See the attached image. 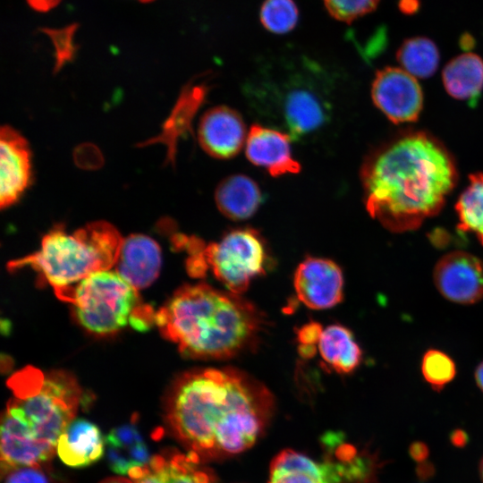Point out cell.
I'll use <instances>...</instances> for the list:
<instances>
[{
  "instance_id": "obj_21",
  "label": "cell",
  "mask_w": 483,
  "mask_h": 483,
  "mask_svg": "<svg viewBox=\"0 0 483 483\" xmlns=\"http://www.w3.org/2000/svg\"><path fill=\"white\" fill-rule=\"evenodd\" d=\"M216 204L220 212L232 220L251 216L262 201L258 185L244 174L225 177L216 187Z\"/></svg>"
},
{
  "instance_id": "obj_37",
  "label": "cell",
  "mask_w": 483,
  "mask_h": 483,
  "mask_svg": "<svg viewBox=\"0 0 483 483\" xmlns=\"http://www.w3.org/2000/svg\"><path fill=\"white\" fill-rule=\"evenodd\" d=\"M479 475H480V479L483 482V456L480 460V462H479Z\"/></svg>"
},
{
  "instance_id": "obj_13",
  "label": "cell",
  "mask_w": 483,
  "mask_h": 483,
  "mask_svg": "<svg viewBox=\"0 0 483 483\" xmlns=\"http://www.w3.org/2000/svg\"><path fill=\"white\" fill-rule=\"evenodd\" d=\"M133 483H216L215 474L193 453L165 451L128 473Z\"/></svg>"
},
{
  "instance_id": "obj_17",
  "label": "cell",
  "mask_w": 483,
  "mask_h": 483,
  "mask_svg": "<svg viewBox=\"0 0 483 483\" xmlns=\"http://www.w3.org/2000/svg\"><path fill=\"white\" fill-rule=\"evenodd\" d=\"M208 92L206 82H189L182 89L180 96L165 121L161 132L139 144L147 147L155 143H162L166 147L165 164H174L178 140L191 132V124L195 114L204 102Z\"/></svg>"
},
{
  "instance_id": "obj_22",
  "label": "cell",
  "mask_w": 483,
  "mask_h": 483,
  "mask_svg": "<svg viewBox=\"0 0 483 483\" xmlns=\"http://www.w3.org/2000/svg\"><path fill=\"white\" fill-rule=\"evenodd\" d=\"M442 77L449 95L470 100L483 89V60L474 53L462 54L445 65Z\"/></svg>"
},
{
  "instance_id": "obj_3",
  "label": "cell",
  "mask_w": 483,
  "mask_h": 483,
  "mask_svg": "<svg viewBox=\"0 0 483 483\" xmlns=\"http://www.w3.org/2000/svg\"><path fill=\"white\" fill-rule=\"evenodd\" d=\"M12 391L1 419V471L42 465L75 419L81 399L77 380L64 371L24 368L7 381Z\"/></svg>"
},
{
  "instance_id": "obj_12",
  "label": "cell",
  "mask_w": 483,
  "mask_h": 483,
  "mask_svg": "<svg viewBox=\"0 0 483 483\" xmlns=\"http://www.w3.org/2000/svg\"><path fill=\"white\" fill-rule=\"evenodd\" d=\"M0 206L16 203L31 182L30 149L26 139L9 125L0 132Z\"/></svg>"
},
{
  "instance_id": "obj_2",
  "label": "cell",
  "mask_w": 483,
  "mask_h": 483,
  "mask_svg": "<svg viewBox=\"0 0 483 483\" xmlns=\"http://www.w3.org/2000/svg\"><path fill=\"white\" fill-rule=\"evenodd\" d=\"M368 212L394 233L436 215L457 173L447 149L422 131L400 135L369 155L360 170Z\"/></svg>"
},
{
  "instance_id": "obj_34",
  "label": "cell",
  "mask_w": 483,
  "mask_h": 483,
  "mask_svg": "<svg viewBox=\"0 0 483 483\" xmlns=\"http://www.w3.org/2000/svg\"><path fill=\"white\" fill-rule=\"evenodd\" d=\"M451 440L456 446H463L467 441V436L462 430H455L452 433Z\"/></svg>"
},
{
  "instance_id": "obj_26",
  "label": "cell",
  "mask_w": 483,
  "mask_h": 483,
  "mask_svg": "<svg viewBox=\"0 0 483 483\" xmlns=\"http://www.w3.org/2000/svg\"><path fill=\"white\" fill-rule=\"evenodd\" d=\"M299 9L294 0H265L259 9V21L267 31L285 34L299 21Z\"/></svg>"
},
{
  "instance_id": "obj_19",
  "label": "cell",
  "mask_w": 483,
  "mask_h": 483,
  "mask_svg": "<svg viewBox=\"0 0 483 483\" xmlns=\"http://www.w3.org/2000/svg\"><path fill=\"white\" fill-rule=\"evenodd\" d=\"M268 483H338L326 458L316 462L292 449L280 452L272 461Z\"/></svg>"
},
{
  "instance_id": "obj_8",
  "label": "cell",
  "mask_w": 483,
  "mask_h": 483,
  "mask_svg": "<svg viewBox=\"0 0 483 483\" xmlns=\"http://www.w3.org/2000/svg\"><path fill=\"white\" fill-rule=\"evenodd\" d=\"M321 89L311 80H296L283 84L279 91L269 92L275 116L291 139L310 135L328 123L330 104Z\"/></svg>"
},
{
  "instance_id": "obj_30",
  "label": "cell",
  "mask_w": 483,
  "mask_h": 483,
  "mask_svg": "<svg viewBox=\"0 0 483 483\" xmlns=\"http://www.w3.org/2000/svg\"><path fill=\"white\" fill-rule=\"evenodd\" d=\"M323 332L322 326L316 323H309L298 332V340L301 345L316 346L318 344L319 339Z\"/></svg>"
},
{
  "instance_id": "obj_4",
  "label": "cell",
  "mask_w": 483,
  "mask_h": 483,
  "mask_svg": "<svg viewBox=\"0 0 483 483\" xmlns=\"http://www.w3.org/2000/svg\"><path fill=\"white\" fill-rule=\"evenodd\" d=\"M156 324L183 355L223 360L252 347L264 319L239 294L199 284L175 292L156 313Z\"/></svg>"
},
{
  "instance_id": "obj_33",
  "label": "cell",
  "mask_w": 483,
  "mask_h": 483,
  "mask_svg": "<svg viewBox=\"0 0 483 483\" xmlns=\"http://www.w3.org/2000/svg\"><path fill=\"white\" fill-rule=\"evenodd\" d=\"M399 9L405 14H412L419 7V0H399Z\"/></svg>"
},
{
  "instance_id": "obj_25",
  "label": "cell",
  "mask_w": 483,
  "mask_h": 483,
  "mask_svg": "<svg viewBox=\"0 0 483 483\" xmlns=\"http://www.w3.org/2000/svg\"><path fill=\"white\" fill-rule=\"evenodd\" d=\"M455 208L459 229L474 233L483 244V174L470 175V184L461 194Z\"/></svg>"
},
{
  "instance_id": "obj_38",
  "label": "cell",
  "mask_w": 483,
  "mask_h": 483,
  "mask_svg": "<svg viewBox=\"0 0 483 483\" xmlns=\"http://www.w3.org/2000/svg\"><path fill=\"white\" fill-rule=\"evenodd\" d=\"M140 2H149V1H152V0H139Z\"/></svg>"
},
{
  "instance_id": "obj_15",
  "label": "cell",
  "mask_w": 483,
  "mask_h": 483,
  "mask_svg": "<svg viewBox=\"0 0 483 483\" xmlns=\"http://www.w3.org/2000/svg\"><path fill=\"white\" fill-rule=\"evenodd\" d=\"M288 133L253 124L247 135L246 157L271 176L297 174L300 164L292 157Z\"/></svg>"
},
{
  "instance_id": "obj_6",
  "label": "cell",
  "mask_w": 483,
  "mask_h": 483,
  "mask_svg": "<svg viewBox=\"0 0 483 483\" xmlns=\"http://www.w3.org/2000/svg\"><path fill=\"white\" fill-rule=\"evenodd\" d=\"M55 295L72 303L80 325L95 334L114 333L128 324L145 331L156 323L152 308L140 302L138 290L116 271L94 273Z\"/></svg>"
},
{
  "instance_id": "obj_14",
  "label": "cell",
  "mask_w": 483,
  "mask_h": 483,
  "mask_svg": "<svg viewBox=\"0 0 483 483\" xmlns=\"http://www.w3.org/2000/svg\"><path fill=\"white\" fill-rule=\"evenodd\" d=\"M246 127L241 114L226 106L208 109L202 115L198 128L200 147L210 156L228 159L242 149Z\"/></svg>"
},
{
  "instance_id": "obj_11",
  "label": "cell",
  "mask_w": 483,
  "mask_h": 483,
  "mask_svg": "<svg viewBox=\"0 0 483 483\" xmlns=\"http://www.w3.org/2000/svg\"><path fill=\"white\" fill-rule=\"evenodd\" d=\"M294 288L298 298L314 309L331 308L343 299V277L332 260L308 258L297 267Z\"/></svg>"
},
{
  "instance_id": "obj_10",
  "label": "cell",
  "mask_w": 483,
  "mask_h": 483,
  "mask_svg": "<svg viewBox=\"0 0 483 483\" xmlns=\"http://www.w3.org/2000/svg\"><path fill=\"white\" fill-rule=\"evenodd\" d=\"M434 281L446 299L462 304L474 303L483 297V262L465 251L447 253L435 267Z\"/></svg>"
},
{
  "instance_id": "obj_24",
  "label": "cell",
  "mask_w": 483,
  "mask_h": 483,
  "mask_svg": "<svg viewBox=\"0 0 483 483\" xmlns=\"http://www.w3.org/2000/svg\"><path fill=\"white\" fill-rule=\"evenodd\" d=\"M402 68L415 78H428L439 64L436 45L425 37H414L402 42L396 53Z\"/></svg>"
},
{
  "instance_id": "obj_35",
  "label": "cell",
  "mask_w": 483,
  "mask_h": 483,
  "mask_svg": "<svg viewBox=\"0 0 483 483\" xmlns=\"http://www.w3.org/2000/svg\"><path fill=\"white\" fill-rule=\"evenodd\" d=\"M100 483H133L129 478H124L122 476L119 477H110L102 480Z\"/></svg>"
},
{
  "instance_id": "obj_32",
  "label": "cell",
  "mask_w": 483,
  "mask_h": 483,
  "mask_svg": "<svg viewBox=\"0 0 483 483\" xmlns=\"http://www.w3.org/2000/svg\"><path fill=\"white\" fill-rule=\"evenodd\" d=\"M29 4L37 11H48L55 7L61 0H27Z\"/></svg>"
},
{
  "instance_id": "obj_23",
  "label": "cell",
  "mask_w": 483,
  "mask_h": 483,
  "mask_svg": "<svg viewBox=\"0 0 483 483\" xmlns=\"http://www.w3.org/2000/svg\"><path fill=\"white\" fill-rule=\"evenodd\" d=\"M318 348L324 361L339 373H351L361 360V350L352 334L340 325L323 329Z\"/></svg>"
},
{
  "instance_id": "obj_36",
  "label": "cell",
  "mask_w": 483,
  "mask_h": 483,
  "mask_svg": "<svg viewBox=\"0 0 483 483\" xmlns=\"http://www.w3.org/2000/svg\"><path fill=\"white\" fill-rule=\"evenodd\" d=\"M475 378L479 387L483 391V361L478 366Z\"/></svg>"
},
{
  "instance_id": "obj_1",
  "label": "cell",
  "mask_w": 483,
  "mask_h": 483,
  "mask_svg": "<svg viewBox=\"0 0 483 483\" xmlns=\"http://www.w3.org/2000/svg\"><path fill=\"white\" fill-rule=\"evenodd\" d=\"M264 385L232 368L187 372L174 384L167 404L174 435L200 459H223L251 447L274 411Z\"/></svg>"
},
{
  "instance_id": "obj_9",
  "label": "cell",
  "mask_w": 483,
  "mask_h": 483,
  "mask_svg": "<svg viewBox=\"0 0 483 483\" xmlns=\"http://www.w3.org/2000/svg\"><path fill=\"white\" fill-rule=\"evenodd\" d=\"M374 104L393 123L417 120L422 108V90L415 77L402 68L385 67L372 83Z\"/></svg>"
},
{
  "instance_id": "obj_18",
  "label": "cell",
  "mask_w": 483,
  "mask_h": 483,
  "mask_svg": "<svg viewBox=\"0 0 483 483\" xmlns=\"http://www.w3.org/2000/svg\"><path fill=\"white\" fill-rule=\"evenodd\" d=\"M106 442L98 427L84 419H74L61 434L56 453L72 468L87 467L105 454Z\"/></svg>"
},
{
  "instance_id": "obj_27",
  "label": "cell",
  "mask_w": 483,
  "mask_h": 483,
  "mask_svg": "<svg viewBox=\"0 0 483 483\" xmlns=\"http://www.w3.org/2000/svg\"><path fill=\"white\" fill-rule=\"evenodd\" d=\"M421 371L425 380L436 391L451 382L456 373L455 364L445 352L428 351L422 359Z\"/></svg>"
},
{
  "instance_id": "obj_7",
  "label": "cell",
  "mask_w": 483,
  "mask_h": 483,
  "mask_svg": "<svg viewBox=\"0 0 483 483\" xmlns=\"http://www.w3.org/2000/svg\"><path fill=\"white\" fill-rule=\"evenodd\" d=\"M176 242L188 247L187 267L193 276H203L209 269L233 293H243L255 277L265 273V242L254 229L230 231L219 242L208 245L181 234Z\"/></svg>"
},
{
  "instance_id": "obj_16",
  "label": "cell",
  "mask_w": 483,
  "mask_h": 483,
  "mask_svg": "<svg viewBox=\"0 0 483 483\" xmlns=\"http://www.w3.org/2000/svg\"><path fill=\"white\" fill-rule=\"evenodd\" d=\"M161 250L150 237L131 234L123 239L114 268L135 289L150 285L161 268Z\"/></svg>"
},
{
  "instance_id": "obj_29",
  "label": "cell",
  "mask_w": 483,
  "mask_h": 483,
  "mask_svg": "<svg viewBox=\"0 0 483 483\" xmlns=\"http://www.w3.org/2000/svg\"><path fill=\"white\" fill-rule=\"evenodd\" d=\"M43 465H30L13 468L2 475L4 483H50V478Z\"/></svg>"
},
{
  "instance_id": "obj_20",
  "label": "cell",
  "mask_w": 483,
  "mask_h": 483,
  "mask_svg": "<svg viewBox=\"0 0 483 483\" xmlns=\"http://www.w3.org/2000/svg\"><path fill=\"white\" fill-rule=\"evenodd\" d=\"M105 442L107 464L119 475H128L131 470L144 466L152 457L134 423L114 428Z\"/></svg>"
},
{
  "instance_id": "obj_31",
  "label": "cell",
  "mask_w": 483,
  "mask_h": 483,
  "mask_svg": "<svg viewBox=\"0 0 483 483\" xmlns=\"http://www.w3.org/2000/svg\"><path fill=\"white\" fill-rule=\"evenodd\" d=\"M411 456L419 462H424L428 456V446L421 442H415L410 446Z\"/></svg>"
},
{
  "instance_id": "obj_28",
  "label": "cell",
  "mask_w": 483,
  "mask_h": 483,
  "mask_svg": "<svg viewBox=\"0 0 483 483\" xmlns=\"http://www.w3.org/2000/svg\"><path fill=\"white\" fill-rule=\"evenodd\" d=\"M323 2L331 17L342 22L352 23L375 11L380 0H323Z\"/></svg>"
},
{
  "instance_id": "obj_5",
  "label": "cell",
  "mask_w": 483,
  "mask_h": 483,
  "mask_svg": "<svg viewBox=\"0 0 483 483\" xmlns=\"http://www.w3.org/2000/svg\"><path fill=\"white\" fill-rule=\"evenodd\" d=\"M123 239L106 221L88 224L72 233L55 226L42 239L38 250L8 264L10 270L30 267L55 292L116 264Z\"/></svg>"
}]
</instances>
